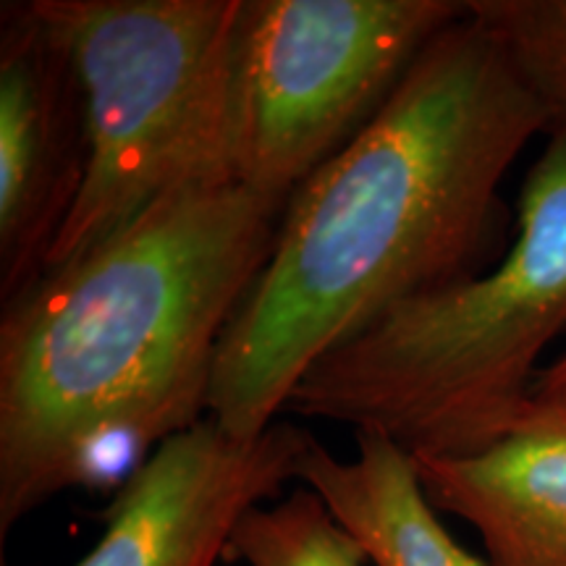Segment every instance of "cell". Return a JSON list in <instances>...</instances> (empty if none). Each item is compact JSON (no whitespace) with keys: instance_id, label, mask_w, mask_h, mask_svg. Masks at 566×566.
Wrapping results in <instances>:
<instances>
[{"instance_id":"obj_1","label":"cell","mask_w":566,"mask_h":566,"mask_svg":"<svg viewBox=\"0 0 566 566\" xmlns=\"http://www.w3.org/2000/svg\"><path fill=\"white\" fill-rule=\"evenodd\" d=\"M548 132L543 103L467 3L384 111L289 197L218 349L212 420L263 436L325 352L396 302L475 275L501 181Z\"/></svg>"},{"instance_id":"obj_2","label":"cell","mask_w":566,"mask_h":566,"mask_svg":"<svg viewBox=\"0 0 566 566\" xmlns=\"http://www.w3.org/2000/svg\"><path fill=\"white\" fill-rule=\"evenodd\" d=\"M283 208L237 181L187 189L3 304L0 541L69 488L118 491L205 420Z\"/></svg>"},{"instance_id":"obj_3","label":"cell","mask_w":566,"mask_h":566,"mask_svg":"<svg viewBox=\"0 0 566 566\" xmlns=\"http://www.w3.org/2000/svg\"><path fill=\"white\" fill-rule=\"evenodd\" d=\"M516 239L485 275L396 302L302 375L286 409L420 457H464L535 401L537 359L566 331V129L546 134Z\"/></svg>"},{"instance_id":"obj_4","label":"cell","mask_w":566,"mask_h":566,"mask_svg":"<svg viewBox=\"0 0 566 566\" xmlns=\"http://www.w3.org/2000/svg\"><path fill=\"white\" fill-rule=\"evenodd\" d=\"M32 9L74 61L90 129L87 179L45 271L168 197L237 181L244 0H32Z\"/></svg>"},{"instance_id":"obj_5","label":"cell","mask_w":566,"mask_h":566,"mask_svg":"<svg viewBox=\"0 0 566 566\" xmlns=\"http://www.w3.org/2000/svg\"><path fill=\"white\" fill-rule=\"evenodd\" d=\"M467 0H244L233 176L281 205L384 111Z\"/></svg>"},{"instance_id":"obj_6","label":"cell","mask_w":566,"mask_h":566,"mask_svg":"<svg viewBox=\"0 0 566 566\" xmlns=\"http://www.w3.org/2000/svg\"><path fill=\"white\" fill-rule=\"evenodd\" d=\"M310 443L292 422L239 438L208 415L118 488L101 541L74 566H216L244 516L300 478Z\"/></svg>"},{"instance_id":"obj_7","label":"cell","mask_w":566,"mask_h":566,"mask_svg":"<svg viewBox=\"0 0 566 566\" xmlns=\"http://www.w3.org/2000/svg\"><path fill=\"white\" fill-rule=\"evenodd\" d=\"M90 168L74 61L27 3L0 11V302L45 273Z\"/></svg>"},{"instance_id":"obj_8","label":"cell","mask_w":566,"mask_h":566,"mask_svg":"<svg viewBox=\"0 0 566 566\" xmlns=\"http://www.w3.org/2000/svg\"><path fill=\"white\" fill-rule=\"evenodd\" d=\"M415 462L430 504L478 530L488 566H566V399L535 396L475 454Z\"/></svg>"},{"instance_id":"obj_9","label":"cell","mask_w":566,"mask_h":566,"mask_svg":"<svg viewBox=\"0 0 566 566\" xmlns=\"http://www.w3.org/2000/svg\"><path fill=\"white\" fill-rule=\"evenodd\" d=\"M357 454L338 459L315 441L300 480L323 499L373 566H488L446 530L412 454L373 433H354Z\"/></svg>"},{"instance_id":"obj_10","label":"cell","mask_w":566,"mask_h":566,"mask_svg":"<svg viewBox=\"0 0 566 566\" xmlns=\"http://www.w3.org/2000/svg\"><path fill=\"white\" fill-rule=\"evenodd\" d=\"M231 562L247 566H365L367 554L307 485L254 506L231 537Z\"/></svg>"},{"instance_id":"obj_11","label":"cell","mask_w":566,"mask_h":566,"mask_svg":"<svg viewBox=\"0 0 566 566\" xmlns=\"http://www.w3.org/2000/svg\"><path fill=\"white\" fill-rule=\"evenodd\" d=\"M504 45L533 95L543 103L551 132L566 129V0H467Z\"/></svg>"},{"instance_id":"obj_12","label":"cell","mask_w":566,"mask_h":566,"mask_svg":"<svg viewBox=\"0 0 566 566\" xmlns=\"http://www.w3.org/2000/svg\"><path fill=\"white\" fill-rule=\"evenodd\" d=\"M535 396L541 399H564L566 396V354L558 357L554 365L541 370V378H537Z\"/></svg>"},{"instance_id":"obj_13","label":"cell","mask_w":566,"mask_h":566,"mask_svg":"<svg viewBox=\"0 0 566 566\" xmlns=\"http://www.w3.org/2000/svg\"><path fill=\"white\" fill-rule=\"evenodd\" d=\"M564 399H566V396H564Z\"/></svg>"}]
</instances>
